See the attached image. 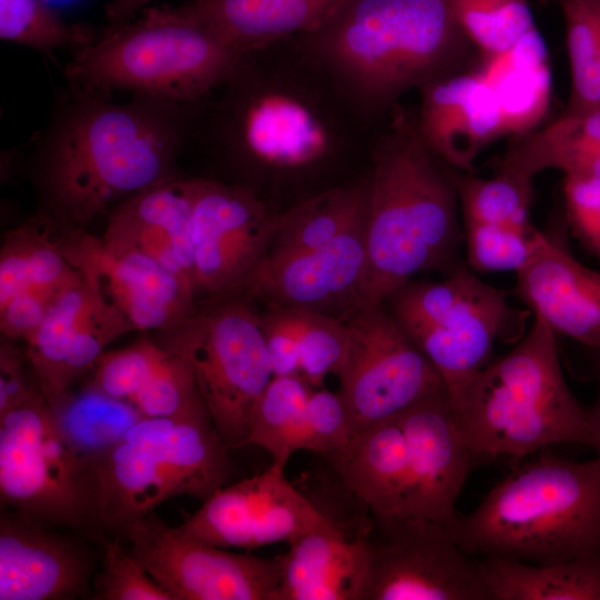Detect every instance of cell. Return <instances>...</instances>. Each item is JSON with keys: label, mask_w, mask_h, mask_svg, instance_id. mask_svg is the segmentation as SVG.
<instances>
[{"label": "cell", "mask_w": 600, "mask_h": 600, "mask_svg": "<svg viewBox=\"0 0 600 600\" xmlns=\"http://www.w3.org/2000/svg\"><path fill=\"white\" fill-rule=\"evenodd\" d=\"M374 130L293 38L244 52L197 101L189 147L277 211L278 188L313 197L363 174Z\"/></svg>", "instance_id": "6da1fadb"}, {"label": "cell", "mask_w": 600, "mask_h": 600, "mask_svg": "<svg viewBox=\"0 0 600 600\" xmlns=\"http://www.w3.org/2000/svg\"><path fill=\"white\" fill-rule=\"evenodd\" d=\"M197 101L133 94L113 103L69 82L36 137V176L49 208L82 228L130 196L179 177Z\"/></svg>", "instance_id": "7a4b0ae2"}, {"label": "cell", "mask_w": 600, "mask_h": 600, "mask_svg": "<svg viewBox=\"0 0 600 600\" xmlns=\"http://www.w3.org/2000/svg\"><path fill=\"white\" fill-rule=\"evenodd\" d=\"M459 211L450 168L421 138L416 111L399 103L370 142L364 304L383 302L417 273L458 268Z\"/></svg>", "instance_id": "3957f363"}, {"label": "cell", "mask_w": 600, "mask_h": 600, "mask_svg": "<svg viewBox=\"0 0 600 600\" xmlns=\"http://www.w3.org/2000/svg\"><path fill=\"white\" fill-rule=\"evenodd\" d=\"M294 39L373 129L406 93L463 69L473 48L444 0H346Z\"/></svg>", "instance_id": "277c9868"}, {"label": "cell", "mask_w": 600, "mask_h": 600, "mask_svg": "<svg viewBox=\"0 0 600 600\" xmlns=\"http://www.w3.org/2000/svg\"><path fill=\"white\" fill-rule=\"evenodd\" d=\"M473 459L447 389L356 432L328 458L370 514L427 519L450 529Z\"/></svg>", "instance_id": "5b68a950"}, {"label": "cell", "mask_w": 600, "mask_h": 600, "mask_svg": "<svg viewBox=\"0 0 600 600\" xmlns=\"http://www.w3.org/2000/svg\"><path fill=\"white\" fill-rule=\"evenodd\" d=\"M470 556L554 563L600 554V458L551 456L499 481L451 527Z\"/></svg>", "instance_id": "8992f818"}, {"label": "cell", "mask_w": 600, "mask_h": 600, "mask_svg": "<svg viewBox=\"0 0 600 600\" xmlns=\"http://www.w3.org/2000/svg\"><path fill=\"white\" fill-rule=\"evenodd\" d=\"M450 398L474 458H517L553 444L590 443L588 410L564 380L557 334L538 317L508 353Z\"/></svg>", "instance_id": "52a82bcc"}, {"label": "cell", "mask_w": 600, "mask_h": 600, "mask_svg": "<svg viewBox=\"0 0 600 600\" xmlns=\"http://www.w3.org/2000/svg\"><path fill=\"white\" fill-rule=\"evenodd\" d=\"M242 54L211 29L153 7L140 19L103 30L96 41L77 49L66 78L103 97L128 90L192 102L222 83Z\"/></svg>", "instance_id": "ba28073f"}, {"label": "cell", "mask_w": 600, "mask_h": 600, "mask_svg": "<svg viewBox=\"0 0 600 600\" xmlns=\"http://www.w3.org/2000/svg\"><path fill=\"white\" fill-rule=\"evenodd\" d=\"M228 449L204 403L142 418L96 464L99 523L123 529L179 496L206 501L230 477Z\"/></svg>", "instance_id": "9c48e42d"}, {"label": "cell", "mask_w": 600, "mask_h": 600, "mask_svg": "<svg viewBox=\"0 0 600 600\" xmlns=\"http://www.w3.org/2000/svg\"><path fill=\"white\" fill-rule=\"evenodd\" d=\"M163 333L160 344L190 368L222 441L247 446L253 408L273 378L257 301L244 291L207 300Z\"/></svg>", "instance_id": "30bf717a"}, {"label": "cell", "mask_w": 600, "mask_h": 600, "mask_svg": "<svg viewBox=\"0 0 600 600\" xmlns=\"http://www.w3.org/2000/svg\"><path fill=\"white\" fill-rule=\"evenodd\" d=\"M0 497L44 526L99 523L96 469L61 438L40 387L0 416Z\"/></svg>", "instance_id": "8fae6325"}, {"label": "cell", "mask_w": 600, "mask_h": 600, "mask_svg": "<svg viewBox=\"0 0 600 600\" xmlns=\"http://www.w3.org/2000/svg\"><path fill=\"white\" fill-rule=\"evenodd\" d=\"M363 600H488L479 559L442 523L370 514Z\"/></svg>", "instance_id": "7c38bea8"}, {"label": "cell", "mask_w": 600, "mask_h": 600, "mask_svg": "<svg viewBox=\"0 0 600 600\" xmlns=\"http://www.w3.org/2000/svg\"><path fill=\"white\" fill-rule=\"evenodd\" d=\"M350 347L338 376L353 434L446 388L442 377L393 319L384 302L346 319Z\"/></svg>", "instance_id": "4fadbf2b"}, {"label": "cell", "mask_w": 600, "mask_h": 600, "mask_svg": "<svg viewBox=\"0 0 600 600\" xmlns=\"http://www.w3.org/2000/svg\"><path fill=\"white\" fill-rule=\"evenodd\" d=\"M528 312L514 310L507 292L479 279L463 261L431 281L424 317L411 339L443 379L450 397L490 362L497 339L522 337Z\"/></svg>", "instance_id": "5bb4252c"}, {"label": "cell", "mask_w": 600, "mask_h": 600, "mask_svg": "<svg viewBox=\"0 0 600 600\" xmlns=\"http://www.w3.org/2000/svg\"><path fill=\"white\" fill-rule=\"evenodd\" d=\"M123 531L131 552L173 600H274L282 554L234 553L182 537L149 513Z\"/></svg>", "instance_id": "9a60e30c"}, {"label": "cell", "mask_w": 600, "mask_h": 600, "mask_svg": "<svg viewBox=\"0 0 600 600\" xmlns=\"http://www.w3.org/2000/svg\"><path fill=\"white\" fill-rule=\"evenodd\" d=\"M278 214L249 188L194 177L191 242L198 300L243 290L270 249Z\"/></svg>", "instance_id": "2e32d148"}, {"label": "cell", "mask_w": 600, "mask_h": 600, "mask_svg": "<svg viewBox=\"0 0 600 600\" xmlns=\"http://www.w3.org/2000/svg\"><path fill=\"white\" fill-rule=\"evenodd\" d=\"M284 468L272 462L256 476L222 487L177 531L199 543L251 550L346 527L302 494L287 479Z\"/></svg>", "instance_id": "e0dca14e"}, {"label": "cell", "mask_w": 600, "mask_h": 600, "mask_svg": "<svg viewBox=\"0 0 600 600\" xmlns=\"http://www.w3.org/2000/svg\"><path fill=\"white\" fill-rule=\"evenodd\" d=\"M366 222L317 249L266 256L242 291L266 308L346 319L364 306Z\"/></svg>", "instance_id": "ac0fdd59"}, {"label": "cell", "mask_w": 600, "mask_h": 600, "mask_svg": "<svg viewBox=\"0 0 600 600\" xmlns=\"http://www.w3.org/2000/svg\"><path fill=\"white\" fill-rule=\"evenodd\" d=\"M67 248L132 331H170L199 304L188 282L143 252L110 246L83 231L73 232Z\"/></svg>", "instance_id": "d6986e66"}, {"label": "cell", "mask_w": 600, "mask_h": 600, "mask_svg": "<svg viewBox=\"0 0 600 600\" xmlns=\"http://www.w3.org/2000/svg\"><path fill=\"white\" fill-rule=\"evenodd\" d=\"M130 331L129 323L82 273L54 299L24 341L26 354L46 400L74 388L92 371L106 347Z\"/></svg>", "instance_id": "ffe728a7"}, {"label": "cell", "mask_w": 600, "mask_h": 600, "mask_svg": "<svg viewBox=\"0 0 600 600\" xmlns=\"http://www.w3.org/2000/svg\"><path fill=\"white\" fill-rule=\"evenodd\" d=\"M563 219L536 230L529 258L516 272V294L552 331L600 351V271L571 252Z\"/></svg>", "instance_id": "44dd1931"}, {"label": "cell", "mask_w": 600, "mask_h": 600, "mask_svg": "<svg viewBox=\"0 0 600 600\" xmlns=\"http://www.w3.org/2000/svg\"><path fill=\"white\" fill-rule=\"evenodd\" d=\"M418 91L421 138L446 166L472 173L479 153L506 134L491 88L473 68L439 76Z\"/></svg>", "instance_id": "7402d4cb"}, {"label": "cell", "mask_w": 600, "mask_h": 600, "mask_svg": "<svg viewBox=\"0 0 600 600\" xmlns=\"http://www.w3.org/2000/svg\"><path fill=\"white\" fill-rule=\"evenodd\" d=\"M67 241L42 224L24 223L4 234L0 252V329L23 340L36 330L54 299L81 277Z\"/></svg>", "instance_id": "603a6c76"}, {"label": "cell", "mask_w": 600, "mask_h": 600, "mask_svg": "<svg viewBox=\"0 0 600 600\" xmlns=\"http://www.w3.org/2000/svg\"><path fill=\"white\" fill-rule=\"evenodd\" d=\"M193 198L194 177L179 176L151 186L112 208L101 238L110 246L150 256L196 292L191 242Z\"/></svg>", "instance_id": "cb8c5ba5"}, {"label": "cell", "mask_w": 600, "mask_h": 600, "mask_svg": "<svg viewBox=\"0 0 600 600\" xmlns=\"http://www.w3.org/2000/svg\"><path fill=\"white\" fill-rule=\"evenodd\" d=\"M18 513L0 519V600L76 597L87 587L88 563L72 542Z\"/></svg>", "instance_id": "d4e9b609"}, {"label": "cell", "mask_w": 600, "mask_h": 600, "mask_svg": "<svg viewBox=\"0 0 600 600\" xmlns=\"http://www.w3.org/2000/svg\"><path fill=\"white\" fill-rule=\"evenodd\" d=\"M282 560L274 600H363L370 554L362 532H310L290 543Z\"/></svg>", "instance_id": "484cf974"}, {"label": "cell", "mask_w": 600, "mask_h": 600, "mask_svg": "<svg viewBox=\"0 0 600 600\" xmlns=\"http://www.w3.org/2000/svg\"><path fill=\"white\" fill-rule=\"evenodd\" d=\"M343 1L189 0L164 8L211 29L244 53L313 30Z\"/></svg>", "instance_id": "4316f807"}, {"label": "cell", "mask_w": 600, "mask_h": 600, "mask_svg": "<svg viewBox=\"0 0 600 600\" xmlns=\"http://www.w3.org/2000/svg\"><path fill=\"white\" fill-rule=\"evenodd\" d=\"M494 167L532 180L547 169L600 179V107L564 109L546 127L516 137Z\"/></svg>", "instance_id": "83f0119b"}, {"label": "cell", "mask_w": 600, "mask_h": 600, "mask_svg": "<svg viewBox=\"0 0 600 600\" xmlns=\"http://www.w3.org/2000/svg\"><path fill=\"white\" fill-rule=\"evenodd\" d=\"M476 69L497 99L504 133L516 138L533 131L551 96L548 52L538 29L503 51L481 57Z\"/></svg>", "instance_id": "f1b7e54d"}, {"label": "cell", "mask_w": 600, "mask_h": 600, "mask_svg": "<svg viewBox=\"0 0 600 600\" xmlns=\"http://www.w3.org/2000/svg\"><path fill=\"white\" fill-rule=\"evenodd\" d=\"M477 558L488 600H600V554L546 564Z\"/></svg>", "instance_id": "f546056e"}, {"label": "cell", "mask_w": 600, "mask_h": 600, "mask_svg": "<svg viewBox=\"0 0 600 600\" xmlns=\"http://www.w3.org/2000/svg\"><path fill=\"white\" fill-rule=\"evenodd\" d=\"M47 404L61 438L94 469L132 426L144 418L132 403L104 393L89 381Z\"/></svg>", "instance_id": "4dcf8cb0"}, {"label": "cell", "mask_w": 600, "mask_h": 600, "mask_svg": "<svg viewBox=\"0 0 600 600\" xmlns=\"http://www.w3.org/2000/svg\"><path fill=\"white\" fill-rule=\"evenodd\" d=\"M369 168L360 177L330 188L278 214L267 256L322 247L367 219Z\"/></svg>", "instance_id": "1f68e13d"}, {"label": "cell", "mask_w": 600, "mask_h": 600, "mask_svg": "<svg viewBox=\"0 0 600 600\" xmlns=\"http://www.w3.org/2000/svg\"><path fill=\"white\" fill-rule=\"evenodd\" d=\"M313 388L301 376L273 377L259 397L250 421L248 444L264 449L286 467L307 450V403Z\"/></svg>", "instance_id": "d6a6232c"}, {"label": "cell", "mask_w": 600, "mask_h": 600, "mask_svg": "<svg viewBox=\"0 0 600 600\" xmlns=\"http://www.w3.org/2000/svg\"><path fill=\"white\" fill-rule=\"evenodd\" d=\"M450 174L458 194L462 224L531 227L532 179L507 171L479 178L451 168Z\"/></svg>", "instance_id": "836d02e7"}, {"label": "cell", "mask_w": 600, "mask_h": 600, "mask_svg": "<svg viewBox=\"0 0 600 600\" xmlns=\"http://www.w3.org/2000/svg\"><path fill=\"white\" fill-rule=\"evenodd\" d=\"M558 4L566 27L571 90L566 107H600V0H549Z\"/></svg>", "instance_id": "e575fe53"}, {"label": "cell", "mask_w": 600, "mask_h": 600, "mask_svg": "<svg viewBox=\"0 0 600 600\" xmlns=\"http://www.w3.org/2000/svg\"><path fill=\"white\" fill-rule=\"evenodd\" d=\"M458 28L480 52L503 51L536 29L528 0H444Z\"/></svg>", "instance_id": "d590c367"}, {"label": "cell", "mask_w": 600, "mask_h": 600, "mask_svg": "<svg viewBox=\"0 0 600 600\" xmlns=\"http://www.w3.org/2000/svg\"><path fill=\"white\" fill-rule=\"evenodd\" d=\"M0 38L41 52L88 46L98 39L87 26L69 23L43 0H0Z\"/></svg>", "instance_id": "8d00e7d4"}, {"label": "cell", "mask_w": 600, "mask_h": 600, "mask_svg": "<svg viewBox=\"0 0 600 600\" xmlns=\"http://www.w3.org/2000/svg\"><path fill=\"white\" fill-rule=\"evenodd\" d=\"M292 312L299 342L300 376L322 388L329 374L339 376L348 357L350 332L344 320L307 311Z\"/></svg>", "instance_id": "74e56055"}, {"label": "cell", "mask_w": 600, "mask_h": 600, "mask_svg": "<svg viewBox=\"0 0 600 600\" xmlns=\"http://www.w3.org/2000/svg\"><path fill=\"white\" fill-rule=\"evenodd\" d=\"M466 262L477 272L514 271L527 261L536 228L503 224L466 223Z\"/></svg>", "instance_id": "f35d334b"}, {"label": "cell", "mask_w": 600, "mask_h": 600, "mask_svg": "<svg viewBox=\"0 0 600 600\" xmlns=\"http://www.w3.org/2000/svg\"><path fill=\"white\" fill-rule=\"evenodd\" d=\"M168 354L161 344L140 339L126 348L103 352L89 382L113 398L130 402Z\"/></svg>", "instance_id": "ab89813d"}, {"label": "cell", "mask_w": 600, "mask_h": 600, "mask_svg": "<svg viewBox=\"0 0 600 600\" xmlns=\"http://www.w3.org/2000/svg\"><path fill=\"white\" fill-rule=\"evenodd\" d=\"M94 586L97 598L103 600H173L118 538L104 544Z\"/></svg>", "instance_id": "60d3db41"}, {"label": "cell", "mask_w": 600, "mask_h": 600, "mask_svg": "<svg viewBox=\"0 0 600 600\" xmlns=\"http://www.w3.org/2000/svg\"><path fill=\"white\" fill-rule=\"evenodd\" d=\"M353 436L350 416L340 392L313 389L307 403V450L330 458Z\"/></svg>", "instance_id": "b9f144b4"}, {"label": "cell", "mask_w": 600, "mask_h": 600, "mask_svg": "<svg viewBox=\"0 0 600 600\" xmlns=\"http://www.w3.org/2000/svg\"><path fill=\"white\" fill-rule=\"evenodd\" d=\"M562 194L568 229L600 261V179L564 176Z\"/></svg>", "instance_id": "7bdbcfd3"}, {"label": "cell", "mask_w": 600, "mask_h": 600, "mask_svg": "<svg viewBox=\"0 0 600 600\" xmlns=\"http://www.w3.org/2000/svg\"><path fill=\"white\" fill-rule=\"evenodd\" d=\"M261 313V327L273 377L300 376V353L292 312L270 309Z\"/></svg>", "instance_id": "ee69618b"}, {"label": "cell", "mask_w": 600, "mask_h": 600, "mask_svg": "<svg viewBox=\"0 0 600 600\" xmlns=\"http://www.w3.org/2000/svg\"><path fill=\"white\" fill-rule=\"evenodd\" d=\"M6 337L0 346V416L23 402L40 386L26 350Z\"/></svg>", "instance_id": "f6af8a7d"}, {"label": "cell", "mask_w": 600, "mask_h": 600, "mask_svg": "<svg viewBox=\"0 0 600 600\" xmlns=\"http://www.w3.org/2000/svg\"><path fill=\"white\" fill-rule=\"evenodd\" d=\"M152 0H111L106 10L107 26L104 30L119 28L134 18Z\"/></svg>", "instance_id": "bcb514c9"}, {"label": "cell", "mask_w": 600, "mask_h": 600, "mask_svg": "<svg viewBox=\"0 0 600 600\" xmlns=\"http://www.w3.org/2000/svg\"><path fill=\"white\" fill-rule=\"evenodd\" d=\"M597 360V377H598V396L597 400L591 409L588 410L589 426H590V443L600 458V351Z\"/></svg>", "instance_id": "7dc6e473"}]
</instances>
